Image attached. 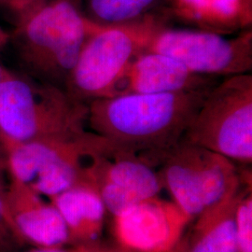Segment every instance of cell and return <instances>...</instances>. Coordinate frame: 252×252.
Returning <instances> with one entry per match:
<instances>
[{"mask_svg": "<svg viewBox=\"0 0 252 252\" xmlns=\"http://www.w3.org/2000/svg\"><path fill=\"white\" fill-rule=\"evenodd\" d=\"M219 82L220 78L192 72L168 55L144 51L129 64L110 96L208 91Z\"/></svg>", "mask_w": 252, "mask_h": 252, "instance_id": "cell-10", "label": "cell"}, {"mask_svg": "<svg viewBox=\"0 0 252 252\" xmlns=\"http://www.w3.org/2000/svg\"><path fill=\"white\" fill-rule=\"evenodd\" d=\"M5 170H7V157L4 146L0 141V175Z\"/></svg>", "mask_w": 252, "mask_h": 252, "instance_id": "cell-20", "label": "cell"}, {"mask_svg": "<svg viewBox=\"0 0 252 252\" xmlns=\"http://www.w3.org/2000/svg\"><path fill=\"white\" fill-rule=\"evenodd\" d=\"M0 141H1V142H2V139H1V135H0Z\"/></svg>", "mask_w": 252, "mask_h": 252, "instance_id": "cell-24", "label": "cell"}, {"mask_svg": "<svg viewBox=\"0 0 252 252\" xmlns=\"http://www.w3.org/2000/svg\"><path fill=\"white\" fill-rule=\"evenodd\" d=\"M164 25L166 15L157 12L120 25L97 24L81 49L65 84L66 93L85 104L109 97L129 64Z\"/></svg>", "mask_w": 252, "mask_h": 252, "instance_id": "cell-4", "label": "cell"}, {"mask_svg": "<svg viewBox=\"0 0 252 252\" xmlns=\"http://www.w3.org/2000/svg\"><path fill=\"white\" fill-rule=\"evenodd\" d=\"M191 218L172 200L145 199L113 216L117 247L129 252H172Z\"/></svg>", "mask_w": 252, "mask_h": 252, "instance_id": "cell-9", "label": "cell"}, {"mask_svg": "<svg viewBox=\"0 0 252 252\" xmlns=\"http://www.w3.org/2000/svg\"><path fill=\"white\" fill-rule=\"evenodd\" d=\"M49 200L63 218L71 246L99 244L108 211L89 180L81 181Z\"/></svg>", "mask_w": 252, "mask_h": 252, "instance_id": "cell-13", "label": "cell"}, {"mask_svg": "<svg viewBox=\"0 0 252 252\" xmlns=\"http://www.w3.org/2000/svg\"><path fill=\"white\" fill-rule=\"evenodd\" d=\"M182 138L237 164H252V73L220 81L207 93Z\"/></svg>", "mask_w": 252, "mask_h": 252, "instance_id": "cell-6", "label": "cell"}, {"mask_svg": "<svg viewBox=\"0 0 252 252\" xmlns=\"http://www.w3.org/2000/svg\"><path fill=\"white\" fill-rule=\"evenodd\" d=\"M3 1L9 9H12L17 16H20L28 10L36 7L43 0H0Z\"/></svg>", "mask_w": 252, "mask_h": 252, "instance_id": "cell-19", "label": "cell"}, {"mask_svg": "<svg viewBox=\"0 0 252 252\" xmlns=\"http://www.w3.org/2000/svg\"><path fill=\"white\" fill-rule=\"evenodd\" d=\"M242 189L204 209L187 227L180 243L172 252H238L234 228V212Z\"/></svg>", "mask_w": 252, "mask_h": 252, "instance_id": "cell-12", "label": "cell"}, {"mask_svg": "<svg viewBox=\"0 0 252 252\" xmlns=\"http://www.w3.org/2000/svg\"><path fill=\"white\" fill-rule=\"evenodd\" d=\"M117 246L114 248L105 247L100 244L95 245H74L63 248H33L27 252H120Z\"/></svg>", "mask_w": 252, "mask_h": 252, "instance_id": "cell-18", "label": "cell"}, {"mask_svg": "<svg viewBox=\"0 0 252 252\" xmlns=\"http://www.w3.org/2000/svg\"><path fill=\"white\" fill-rule=\"evenodd\" d=\"M5 202L17 234L33 248L71 246L63 218L54 204L25 184L10 180Z\"/></svg>", "mask_w": 252, "mask_h": 252, "instance_id": "cell-11", "label": "cell"}, {"mask_svg": "<svg viewBox=\"0 0 252 252\" xmlns=\"http://www.w3.org/2000/svg\"><path fill=\"white\" fill-rule=\"evenodd\" d=\"M10 71L6 69L2 64H0V81H3L5 78H7L10 74Z\"/></svg>", "mask_w": 252, "mask_h": 252, "instance_id": "cell-22", "label": "cell"}, {"mask_svg": "<svg viewBox=\"0 0 252 252\" xmlns=\"http://www.w3.org/2000/svg\"><path fill=\"white\" fill-rule=\"evenodd\" d=\"M146 51L168 55L192 72L215 78L252 73V30L234 37L202 29H178L167 25L153 36Z\"/></svg>", "mask_w": 252, "mask_h": 252, "instance_id": "cell-7", "label": "cell"}, {"mask_svg": "<svg viewBox=\"0 0 252 252\" xmlns=\"http://www.w3.org/2000/svg\"><path fill=\"white\" fill-rule=\"evenodd\" d=\"M9 41V35L0 27V52L5 48L7 43Z\"/></svg>", "mask_w": 252, "mask_h": 252, "instance_id": "cell-21", "label": "cell"}, {"mask_svg": "<svg viewBox=\"0 0 252 252\" xmlns=\"http://www.w3.org/2000/svg\"><path fill=\"white\" fill-rule=\"evenodd\" d=\"M210 90L131 94L93 100L87 104V124L96 135L153 166L160 153L183 137Z\"/></svg>", "mask_w": 252, "mask_h": 252, "instance_id": "cell-1", "label": "cell"}, {"mask_svg": "<svg viewBox=\"0 0 252 252\" xmlns=\"http://www.w3.org/2000/svg\"><path fill=\"white\" fill-rule=\"evenodd\" d=\"M88 106L66 91L11 72L0 81L2 144L79 135L85 131Z\"/></svg>", "mask_w": 252, "mask_h": 252, "instance_id": "cell-3", "label": "cell"}, {"mask_svg": "<svg viewBox=\"0 0 252 252\" xmlns=\"http://www.w3.org/2000/svg\"><path fill=\"white\" fill-rule=\"evenodd\" d=\"M159 165L163 189L191 220L220 199L252 183V171L224 156L181 138L160 153Z\"/></svg>", "mask_w": 252, "mask_h": 252, "instance_id": "cell-5", "label": "cell"}, {"mask_svg": "<svg viewBox=\"0 0 252 252\" xmlns=\"http://www.w3.org/2000/svg\"><path fill=\"white\" fill-rule=\"evenodd\" d=\"M85 14L101 26L120 25L155 13L165 0H82Z\"/></svg>", "mask_w": 252, "mask_h": 252, "instance_id": "cell-15", "label": "cell"}, {"mask_svg": "<svg viewBox=\"0 0 252 252\" xmlns=\"http://www.w3.org/2000/svg\"><path fill=\"white\" fill-rule=\"evenodd\" d=\"M120 249H121V248H120ZM126 252V251H125V250H123V249H122V250H121V252Z\"/></svg>", "mask_w": 252, "mask_h": 252, "instance_id": "cell-23", "label": "cell"}, {"mask_svg": "<svg viewBox=\"0 0 252 252\" xmlns=\"http://www.w3.org/2000/svg\"><path fill=\"white\" fill-rule=\"evenodd\" d=\"M82 0H43L18 16L9 40L27 75L65 90V84L96 23Z\"/></svg>", "mask_w": 252, "mask_h": 252, "instance_id": "cell-2", "label": "cell"}, {"mask_svg": "<svg viewBox=\"0 0 252 252\" xmlns=\"http://www.w3.org/2000/svg\"><path fill=\"white\" fill-rule=\"evenodd\" d=\"M168 13L199 29L224 35L252 28V0H165Z\"/></svg>", "mask_w": 252, "mask_h": 252, "instance_id": "cell-14", "label": "cell"}, {"mask_svg": "<svg viewBox=\"0 0 252 252\" xmlns=\"http://www.w3.org/2000/svg\"><path fill=\"white\" fill-rule=\"evenodd\" d=\"M6 187L0 181V252H19L26 244L17 234L5 202Z\"/></svg>", "mask_w": 252, "mask_h": 252, "instance_id": "cell-17", "label": "cell"}, {"mask_svg": "<svg viewBox=\"0 0 252 252\" xmlns=\"http://www.w3.org/2000/svg\"><path fill=\"white\" fill-rule=\"evenodd\" d=\"M87 179L112 217L145 199L159 196L163 189L159 173L152 164L115 145L94 155Z\"/></svg>", "mask_w": 252, "mask_h": 252, "instance_id": "cell-8", "label": "cell"}, {"mask_svg": "<svg viewBox=\"0 0 252 252\" xmlns=\"http://www.w3.org/2000/svg\"><path fill=\"white\" fill-rule=\"evenodd\" d=\"M234 228L238 252H252V186L247 187L237 202Z\"/></svg>", "mask_w": 252, "mask_h": 252, "instance_id": "cell-16", "label": "cell"}]
</instances>
